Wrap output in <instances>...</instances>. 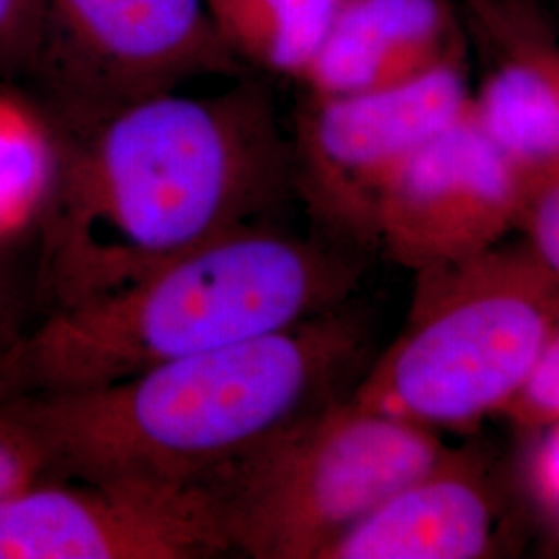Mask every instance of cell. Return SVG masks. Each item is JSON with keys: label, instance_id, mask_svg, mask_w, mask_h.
Masks as SVG:
<instances>
[{"label": "cell", "instance_id": "cell-1", "mask_svg": "<svg viewBox=\"0 0 559 559\" xmlns=\"http://www.w3.org/2000/svg\"><path fill=\"white\" fill-rule=\"evenodd\" d=\"M52 131L57 175L40 218L52 309L272 222L295 191L293 143L249 75L218 94L166 92Z\"/></svg>", "mask_w": 559, "mask_h": 559}, {"label": "cell", "instance_id": "cell-2", "mask_svg": "<svg viewBox=\"0 0 559 559\" xmlns=\"http://www.w3.org/2000/svg\"><path fill=\"white\" fill-rule=\"evenodd\" d=\"M367 323L342 305L100 388L0 400L44 477L210 489L267 441L342 399ZM350 394V392H348Z\"/></svg>", "mask_w": 559, "mask_h": 559}, {"label": "cell", "instance_id": "cell-3", "mask_svg": "<svg viewBox=\"0 0 559 559\" xmlns=\"http://www.w3.org/2000/svg\"><path fill=\"white\" fill-rule=\"evenodd\" d=\"M350 249L265 222L52 309L0 359V400L100 388L330 313L362 276Z\"/></svg>", "mask_w": 559, "mask_h": 559}, {"label": "cell", "instance_id": "cell-4", "mask_svg": "<svg viewBox=\"0 0 559 559\" xmlns=\"http://www.w3.org/2000/svg\"><path fill=\"white\" fill-rule=\"evenodd\" d=\"M559 328V280L524 245L417 274L408 318L350 399L440 431L496 415Z\"/></svg>", "mask_w": 559, "mask_h": 559}, {"label": "cell", "instance_id": "cell-5", "mask_svg": "<svg viewBox=\"0 0 559 559\" xmlns=\"http://www.w3.org/2000/svg\"><path fill=\"white\" fill-rule=\"evenodd\" d=\"M452 452L438 431L346 394L267 441L207 491L233 554L323 559L355 524Z\"/></svg>", "mask_w": 559, "mask_h": 559}, {"label": "cell", "instance_id": "cell-6", "mask_svg": "<svg viewBox=\"0 0 559 559\" xmlns=\"http://www.w3.org/2000/svg\"><path fill=\"white\" fill-rule=\"evenodd\" d=\"M216 75L245 71L203 0H44L29 78L44 92L52 124L94 119Z\"/></svg>", "mask_w": 559, "mask_h": 559}, {"label": "cell", "instance_id": "cell-7", "mask_svg": "<svg viewBox=\"0 0 559 559\" xmlns=\"http://www.w3.org/2000/svg\"><path fill=\"white\" fill-rule=\"evenodd\" d=\"M471 98L459 60L373 92L311 98L290 141L295 191L338 242L371 247V216L383 185L464 117Z\"/></svg>", "mask_w": 559, "mask_h": 559}, {"label": "cell", "instance_id": "cell-8", "mask_svg": "<svg viewBox=\"0 0 559 559\" xmlns=\"http://www.w3.org/2000/svg\"><path fill=\"white\" fill-rule=\"evenodd\" d=\"M210 491L40 477L0 500V559L230 556Z\"/></svg>", "mask_w": 559, "mask_h": 559}, {"label": "cell", "instance_id": "cell-9", "mask_svg": "<svg viewBox=\"0 0 559 559\" xmlns=\"http://www.w3.org/2000/svg\"><path fill=\"white\" fill-rule=\"evenodd\" d=\"M524 195L519 175L468 106L383 185L371 247L415 274L475 258L516 230Z\"/></svg>", "mask_w": 559, "mask_h": 559}, {"label": "cell", "instance_id": "cell-10", "mask_svg": "<svg viewBox=\"0 0 559 559\" xmlns=\"http://www.w3.org/2000/svg\"><path fill=\"white\" fill-rule=\"evenodd\" d=\"M501 501L475 456L454 450L336 540L323 559L496 556Z\"/></svg>", "mask_w": 559, "mask_h": 559}, {"label": "cell", "instance_id": "cell-11", "mask_svg": "<svg viewBox=\"0 0 559 559\" xmlns=\"http://www.w3.org/2000/svg\"><path fill=\"white\" fill-rule=\"evenodd\" d=\"M443 0H342L300 83L313 100L355 96L417 78L454 55Z\"/></svg>", "mask_w": 559, "mask_h": 559}, {"label": "cell", "instance_id": "cell-12", "mask_svg": "<svg viewBox=\"0 0 559 559\" xmlns=\"http://www.w3.org/2000/svg\"><path fill=\"white\" fill-rule=\"evenodd\" d=\"M480 13L500 34L503 57L471 98V117L528 193L559 175V50L522 38L489 7Z\"/></svg>", "mask_w": 559, "mask_h": 559}, {"label": "cell", "instance_id": "cell-13", "mask_svg": "<svg viewBox=\"0 0 559 559\" xmlns=\"http://www.w3.org/2000/svg\"><path fill=\"white\" fill-rule=\"evenodd\" d=\"M203 4L240 67L299 81L320 52L342 0H203Z\"/></svg>", "mask_w": 559, "mask_h": 559}, {"label": "cell", "instance_id": "cell-14", "mask_svg": "<svg viewBox=\"0 0 559 559\" xmlns=\"http://www.w3.org/2000/svg\"><path fill=\"white\" fill-rule=\"evenodd\" d=\"M55 175L57 140L50 120L0 92V242L40 222Z\"/></svg>", "mask_w": 559, "mask_h": 559}, {"label": "cell", "instance_id": "cell-15", "mask_svg": "<svg viewBox=\"0 0 559 559\" xmlns=\"http://www.w3.org/2000/svg\"><path fill=\"white\" fill-rule=\"evenodd\" d=\"M501 415L522 429H540L559 423V328L543 348L528 380Z\"/></svg>", "mask_w": 559, "mask_h": 559}, {"label": "cell", "instance_id": "cell-16", "mask_svg": "<svg viewBox=\"0 0 559 559\" xmlns=\"http://www.w3.org/2000/svg\"><path fill=\"white\" fill-rule=\"evenodd\" d=\"M516 230L531 258L559 280V175L526 193Z\"/></svg>", "mask_w": 559, "mask_h": 559}, {"label": "cell", "instance_id": "cell-17", "mask_svg": "<svg viewBox=\"0 0 559 559\" xmlns=\"http://www.w3.org/2000/svg\"><path fill=\"white\" fill-rule=\"evenodd\" d=\"M44 0H0V71L29 78L40 48Z\"/></svg>", "mask_w": 559, "mask_h": 559}, {"label": "cell", "instance_id": "cell-18", "mask_svg": "<svg viewBox=\"0 0 559 559\" xmlns=\"http://www.w3.org/2000/svg\"><path fill=\"white\" fill-rule=\"evenodd\" d=\"M44 477L32 443L0 411V500Z\"/></svg>", "mask_w": 559, "mask_h": 559}, {"label": "cell", "instance_id": "cell-19", "mask_svg": "<svg viewBox=\"0 0 559 559\" xmlns=\"http://www.w3.org/2000/svg\"><path fill=\"white\" fill-rule=\"evenodd\" d=\"M554 2H558V4H559V0H554Z\"/></svg>", "mask_w": 559, "mask_h": 559}]
</instances>
